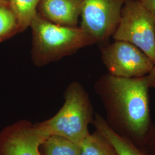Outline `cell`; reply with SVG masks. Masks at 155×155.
Returning a JSON list of instances; mask_svg holds the SVG:
<instances>
[{
  "label": "cell",
  "mask_w": 155,
  "mask_h": 155,
  "mask_svg": "<svg viewBox=\"0 0 155 155\" xmlns=\"http://www.w3.org/2000/svg\"><path fill=\"white\" fill-rule=\"evenodd\" d=\"M93 125L113 145L119 155H145L144 152L130 140L119 135L107 125L105 119L98 113L94 117Z\"/></svg>",
  "instance_id": "obj_9"
},
{
  "label": "cell",
  "mask_w": 155,
  "mask_h": 155,
  "mask_svg": "<svg viewBox=\"0 0 155 155\" xmlns=\"http://www.w3.org/2000/svg\"><path fill=\"white\" fill-rule=\"evenodd\" d=\"M134 45L155 61V16L137 0H127L112 36Z\"/></svg>",
  "instance_id": "obj_4"
},
{
  "label": "cell",
  "mask_w": 155,
  "mask_h": 155,
  "mask_svg": "<svg viewBox=\"0 0 155 155\" xmlns=\"http://www.w3.org/2000/svg\"><path fill=\"white\" fill-rule=\"evenodd\" d=\"M81 155H119L113 145L95 129L81 144Z\"/></svg>",
  "instance_id": "obj_11"
},
{
  "label": "cell",
  "mask_w": 155,
  "mask_h": 155,
  "mask_svg": "<svg viewBox=\"0 0 155 155\" xmlns=\"http://www.w3.org/2000/svg\"><path fill=\"white\" fill-rule=\"evenodd\" d=\"M103 63L109 74L118 77H141L152 70L154 62L139 48L127 41L115 40L100 46Z\"/></svg>",
  "instance_id": "obj_6"
},
{
  "label": "cell",
  "mask_w": 155,
  "mask_h": 155,
  "mask_svg": "<svg viewBox=\"0 0 155 155\" xmlns=\"http://www.w3.org/2000/svg\"><path fill=\"white\" fill-rule=\"evenodd\" d=\"M30 27L32 31L31 56L36 66H45L71 55L95 41L80 27H68L50 22L37 13Z\"/></svg>",
  "instance_id": "obj_2"
},
{
  "label": "cell",
  "mask_w": 155,
  "mask_h": 155,
  "mask_svg": "<svg viewBox=\"0 0 155 155\" xmlns=\"http://www.w3.org/2000/svg\"><path fill=\"white\" fill-rule=\"evenodd\" d=\"M127 0H83L81 28L100 46L106 45L116 30Z\"/></svg>",
  "instance_id": "obj_5"
},
{
  "label": "cell",
  "mask_w": 155,
  "mask_h": 155,
  "mask_svg": "<svg viewBox=\"0 0 155 155\" xmlns=\"http://www.w3.org/2000/svg\"><path fill=\"white\" fill-rule=\"evenodd\" d=\"M142 150L145 155H155V124L150 130Z\"/></svg>",
  "instance_id": "obj_14"
},
{
  "label": "cell",
  "mask_w": 155,
  "mask_h": 155,
  "mask_svg": "<svg viewBox=\"0 0 155 155\" xmlns=\"http://www.w3.org/2000/svg\"><path fill=\"white\" fill-rule=\"evenodd\" d=\"M43 155H81V145L63 137L51 135L41 145Z\"/></svg>",
  "instance_id": "obj_12"
},
{
  "label": "cell",
  "mask_w": 155,
  "mask_h": 155,
  "mask_svg": "<svg viewBox=\"0 0 155 155\" xmlns=\"http://www.w3.org/2000/svg\"><path fill=\"white\" fill-rule=\"evenodd\" d=\"M106 111V121L142 150L153 126L147 77H118L107 73L94 85Z\"/></svg>",
  "instance_id": "obj_1"
},
{
  "label": "cell",
  "mask_w": 155,
  "mask_h": 155,
  "mask_svg": "<svg viewBox=\"0 0 155 155\" xmlns=\"http://www.w3.org/2000/svg\"><path fill=\"white\" fill-rule=\"evenodd\" d=\"M40 0H9L8 8L16 18L20 32L30 26L38 12Z\"/></svg>",
  "instance_id": "obj_10"
},
{
  "label": "cell",
  "mask_w": 155,
  "mask_h": 155,
  "mask_svg": "<svg viewBox=\"0 0 155 155\" xmlns=\"http://www.w3.org/2000/svg\"><path fill=\"white\" fill-rule=\"evenodd\" d=\"M49 136L39 124L16 122L0 133V155H41L39 148Z\"/></svg>",
  "instance_id": "obj_7"
},
{
  "label": "cell",
  "mask_w": 155,
  "mask_h": 155,
  "mask_svg": "<svg viewBox=\"0 0 155 155\" xmlns=\"http://www.w3.org/2000/svg\"><path fill=\"white\" fill-rule=\"evenodd\" d=\"M83 0H40L37 12L40 16L56 25L77 27Z\"/></svg>",
  "instance_id": "obj_8"
},
{
  "label": "cell",
  "mask_w": 155,
  "mask_h": 155,
  "mask_svg": "<svg viewBox=\"0 0 155 155\" xmlns=\"http://www.w3.org/2000/svg\"><path fill=\"white\" fill-rule=\"evenodd\" d=\"M64 103L55 115L39 124L48 136L57 135L81 145L89 136V125L94 120V110L89 94L77 82L67 87Z\"/></svg>",
  "instance_id": "obj_3"
},
{
  "label": "cell",
  "mask_w": 155,
  "mask_h": 155,
  "mask_svg": "<svg viewBox=\"0 0 155 155\" xmlns=\"http://www.w3.org/2000/svg\"><path fill=\"white\" fill-rule=\"evenodd\" d=\"M20 33L16 18L9 8L0 6V42Z\"/></svg>",
  "instance_id": "obj_13"
},
{
  "label": "cell",
  "mask_w": 155,
  "mask_h": 155,
  "mask_svg": "<svg viewBox=\"0 0 155 155\" xmlns=\"http://www.w3.org/2000/svg\"><path fill=\"white\" fill-rule=\"evenodd\" d=\"M0 6L8 8L9 0H0Z\"/></svg>",
  "instance_id": "obj_17"
},
{
  "label": "cell",
  "mask_w": 155,
  "mask_h": 155,
  "mask_svg": "<svg viewBox=\"0 0 155 155\" xmlns=\"http://www.w3.org/2000/svg\"><path fill=\"white\" fill-rule=\"evenodd\" d=\"M150 88L155 89V61L151 71L147 75Z\"/></svg>",
  "instance_id": "obj_16"
},
{
  "label": "cell",
  "mask_w": 155,
  "mask_h": 155,
  "mask_svg": "<svg viewBox=\"0 0 155 155\" xmlns=\"http://www.w3.org/2000/svg\"><path fill=\"white\" fill-rule=\"evenodd\" d=\"M155 16V0H137Z\"/></svg>",
  "instance_id": "obj_15"
}]
</instances>
